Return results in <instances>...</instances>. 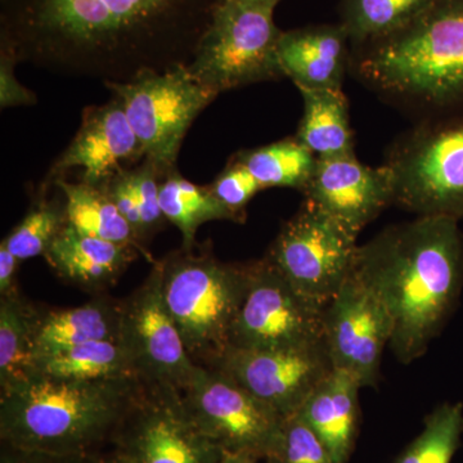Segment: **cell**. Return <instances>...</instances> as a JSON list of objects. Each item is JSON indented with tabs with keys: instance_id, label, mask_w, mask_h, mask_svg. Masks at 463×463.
I'll use <instances>...</instances> for the list:
<instances>
[{
	"instance_id": "14",
	"label": "cell",
	"mask_w": 463,
	"mask_h": 463,
	"mask_svg": "<svg viewBox=\"0 0 463 463\" xmlns=\"http://www.w3.org/2000/svg\"><path fill=\"white\" fill-rule=\"evenodd\" d=\"M120 343L143 381L182 390L196 371L164 303L156 263L146 281L121 300Z\"/></svg>"
},
{
	"instance_id": "31",
	"label": "cell",
	"mask_w": 463,
	"mask_h": 463,
	"mask_svg": "<svg viewBox=\"0 0 463 463\" xmlns=\"http://www.w3.org/2000/svg\"><path fill=\"white\" fill-rule=\"evenodd\" d=\"M124 176L141 212L146 243L167 222L160 206V184L164 176L147 158H143L138 165L125 169Z\"/></svg>"
},
{
	"instance_id": "25",
	"label": "cell",
	"mask_w": 463,
	"mask_h": 463,
	"mask_svg": "<svg viewBox=\"0 0 463 463\" xmlns=\"http://www.w3.org/2000/svg\"><path fill=\"white\" fill-rule=\"evenodd\" d=\"M35 309L18 291L0 297V392L36 376Z\"/></svg>"
},
{
	"instance_id": "29",
	"label": "cell",
	"mask_w": 463,
	"mask_h": 463,
	"mask_svg": "<svg viewBox=\"0 0 463 463\" xmlns=\"http://www.w3.org/2000/svg\"><path fill=\"white\" fill-rule=\"evenodd\" d=\"M462 435L463 404H440L426 416L421 434L402 450L394 463H452Z\"/></svg>"
},
{
	"instance_id": "26",
	"label": "cell",
	"mask_w": 463,
	"mask_h": 463,
	"mask_svg": "<svg viewBox=\"0 0 463 463\" xmlns=\"http://www.w3.org/2000/svg\"><path fill=\"white\" fill-rule=\"evenodd\" d=\"M160 206L169 223L182 234V249L196 245V233L207 222H237L234 215L212 192L210 185L201 187L174 170L161 179Z\"/></svg>"
},
{
	"instance_id": "19",
	"label": "cell",
	"mask_w": 463,
	"mask_h": 463,
	"mask_svg": "<svg viewBox=\"0 0 463 463\" xmlns=\"http://www.w3.org/2000/svg\"><path fill=\"white\" fill-rule=\"evenodd\" d=\"M138 252L132 245L90 236L67 223L44 259L61 279L96 297L108 294Z\"/></svg>"
},
{
	"instance_id": "27",
	"label": "cell",
	"mask_w": 463,
	"mask_h": 463,
	"mask_svg": "<svg viewBox=\"0 0 463 463\" xmlns=\"http://www.w3.org/2000/svg\"><path fill=\"white\" fill-rule=\"evenodd\" d=\"M232 158L242 164L263 190L291 188L301 194L307 190L317 165L315 155L297 137L263 147L243 149Z\"/></svg>"
},
{
	"instance_id": "16",
	"label": "cell",
	"mask_w": 463,
	"mask_h": 463,
	"mask_svg": "<svg viewBox=\"0 0 463 463\" xmlns=\"http://www.w3.org/2000/svg\"><path fill=\"white\" fill-rule=\"evenodd\" d=\"M303 194L359 236L386 207L394 205V176L386 164L364 165L355 155L317 158L315 173Z\"/></svg>"
},
{
	"instance_id": "33",
	"label": "cell",
	"mask_w": 463,
	"mask_h": 463,
	"mask_svg": "<svg viewBox=\"0 0 463 463\" xmlns=\"http://www.w3.org/2000/svg\"><path fill=\"white\" fill-rule=\"evenodd\" d=\"M216 199L234 215L237 223L245 222L246 206L263 191L257 179L239 161L232 160L223 172L210 184Z\"/></svg>"
},
{
	"instance_id": "7",
	"label": "cell",
	"mask_w": 463,
	"mask_h": 463,
	"mask_svg": "<svg viewBox=\"0 0 463 463\" xmlns=\"http://www.w3.org/2000/svg\"><path fill=\"white\" fill-rule=\"evenodd\" d=\"M394 205L463 221V118L423 120L390 148Z\"/></svg>"
},
{
	"instance_id": "40",
	"label": "cell",
	"mask_w": 463,
	"mask_h": 463,
	"mask_svg": "<svg viewBox=\"0 0 463 463\" xmlns=\"http://www.w3.org/2000/svg\"><path fill=\"white\" fill-rule=\"evenodd\" d=\"M259 463H272L269 461V459H263V461H260Z\"/></svg>"
},
{
	"instance_id": "9",
	"label": "cell",
	"mask_w": 463,
	"mask_h": 463,
	"mask_svg": "<svg viewBox=\"0 0 463 463\" xmlns=\"http://www.w3.org/2000/svg\"><path fill=\"white\" fill-rule=\"evenodd\" d=\"M109 444L132 463H215L224 455L194 422L181 389L143 380Z\"/></svg>"
},
{
	"instance_id": "15",
	"label": "cell",
	"mask_w": 463,
	"mask_h": 463,
	"mask_svg": "<svg viewBox=\"0 0 463 463\" xmlns=\"http://www.w3.org/2000/svg\"><path fill=\"white\" fill-rule=\"evenodd\" d=\"M254 397L285 419L295 416L334 365L325 344L288 350H248L230 347L218 364Z\"/></svg>"
},
{
	"instance_id": "22",
	"label": "cell",
	"mask_w": 463,
	"mask_h": 463,
	"mask_svg": "<svg viewBox=\"0 0 463 463\" xmlns=\"http://www.w3.org/2000/svg\"><path fill=\"white\" fill-rule=\"evenodd\" d=\"M303 118L297 138L317 158L355 155L349 108L343 90H298Z\"/></svg>"
},
{
	"instance_id": "39",
	"label": "cell",
	"mask_w": 463,
	"mask_h": 463,
	"mask_svg": "<svg viewBox=\"0 0 463 463\" xmlns=\"http://www.w3.org/2000/svg\"><path fill=\"white\" fill-rule=\"evenodd\" d=\"M239 2L249 5H255V7L274 9L279 5V0H239Z\"/></svg>"
},
{
	"instance_id": "24",
	"label": "cell",
	"mask_w": 463,
	"mask_h": 463,
	"mask_svg": "<svg viewBox=\"0 0 463 463\" xmlns=\"http://www.w3.org/2000/svg\"><path fill=\"white\" fill-rule=\"evenodd\" d=\"M53 184L65 199L67 223L85 234L132 245L149 259L133 228L102 188L80 181L69 182L66 178H58Z\"/></svg>"
},
{
	"instance_id": "28",
	"label": "cell",
	"mask_w": 463,
	"mask_h": 463,
	"mask_svg": "<svg viewBox=\"0 0 463 463\" xmlns=\"http://www.w3.org/2000/svg\"><path fill=\"white\" fill-rule=\"evenodd\" d=\"M438 0H343L341 24L352 48L381 41L401 32L429 11Z\"/></svg>"
},
{
	"instance_id": "3",
	"label": "cell",
	"mask_w": 463,
	"mask_h": 463,
	"mask_svg": "<svg viewBox=\"0 0 463 463\" xmlns=\"http://www.w3.org/2000/svg\"><path fill=\"white\" fill-rule=\"evenodd\" d=\"M365 87L426 120L463 108V0H438L401 32L352 48Z\"/></svg>"
},
{
	"instance_id": "20",
	"label": "cell",
	"mask_w": 463,
	"mask_h": 463,
	"mask_svg": "<svg viewBox=\"0 0 463 463\" xmlns=\"http://www.w3.org/2000/svg\"><path fill=\"white\" fill-rule=\"evenodd\" d=\"M361 383L345 371L334 370L307 397L297 413L336 463H347L359 434Z\"/></svg>"
},
{
	"instance_id": "6",
	"label": "cell",
	"mask_w": 463,
	"mask_h": 463,
	"mask_svg": "<svg viewBox=\"0 0 463 463\" xmlns=\"http://www.w3.org/2000/svg\"><path fill=\"white\" fill-rule=\"evenodd\" d=\"M274 9L221 0L188 71L212 93L285 78L277 45L282 30Z\"/></svg>"
},
{
	"instance_id": "21",
	"label": "cell",
	"mask_w": 463,
	"mask_h": 463,
	"mask_svg": "<svg viewBox=\"0 0 463 463\" xmlns=\"http://www.w3.org/2000/svg\"><path fill=\"white\" fill-rule=\"evenodd\" d=\"M121 300L96 295L83 306L33 315L36 358L90 341L120 340Z\"/></svg>"
},
{
	"instance_id": "12",
	"label": "cell",
	"mask_w": 463,
	"mask_h": 463,
	"mask_svg": "<svg viewBox=\"0 0 463 463\" xmlns=\"http://www.w3.org/2000/svg\"><path fill=\"white\" fill-rule=\"evenodd\" d=\"M358 236L306 203L282 225L267 258L307 298L326 306L352 274Z\"/></svg>"
},
{
	"instance_id": "8",
	"label": "cell",
	"mask_w": 463,
	"mask_h": 463,
	"mask_svg": "<svg viewBox=\"0 0 463 463\" xmlns=\"http://www.w3.org/2000/svg\"><path fill=\"white\" fill-rule=\"evenodd\" d=\"M123 103L147 160L163 176L176 170L185 134L216 99L191 75L187 66L146 71L124 83L105 84Z\"/></svg>"
},
{
	"instance_id": "1",
	"label": "cell",
	"mask_w": 463,
	"mask_h": 463,
	"mask_svg": "<svg viewBox=\"0 0 463 463\" xmlns=\"http://www.w3.org/2000/svg\"><path fill=\"white\" fill-rule=\"evenodd\" d=\"M221 0H0L17 63L124 83L188 66Z\"/></svg>"
},
{
	"instance_id": "2",
	"label": "cell",
	"mask_w": 463,
	"mask_h": 463,
	"mask_svg": "<svg viewBox=\"0 0 463 463\" xmlns=\"http://www.w3.org/2000/svg\"><path fill=\"white\" fill-rule=\"evenodd\" d=\"M459 222L417 216L359 245L352 274L392 322L390 349L401 364L421 358L455 307L463 283Z\"/></svg>"
},
{
	"instance_id": "36",
	"label": "cell",
	"mask_w": 463,
	"mask_h": 463,
	"mask_svg": "<svg viewBox=\"0 0 463 463\" xmlns=\"http://www.w3.org/2000/svg\"><path fill=\"white\" fill-rule=\"evenodd\" d=\"M18 260L5 243H0V297L17 292Z\"/></svg>"
},
{
	"instance_id": "18",
	"label": "cell",
	"mask_w": 463,
	"mask_h": 463,
	"mask_svg": "<svg viewBox=\"0 0 463 463\" xmlns=\"http://www.w3.org/2000/svg\"><path fill=\"white\" fill-rule=\"evenodd\" d=\"M277 56L298 90H343L352 43L341 23L301 27L281 33Z\"/></svg>"
},
{
	"instance_id": "17",
	"label": "cell",
	"mask_w": 463,
	"mask_h": 463,
	"mask_svg": "<svg viewBox=\"0 0 463 463\" xmlns=\"http://www.w3.org/2000/svg\"><path fill=\"white\" fill-rule=\"evenodd\" d=\"M145 157V149L128 120L123 103L114 96L105 105L84 109L78 133L54 161L47 182L63 178V174L79 167V181L102 187L116 174L136 166Z\"/></svg>"
},
{
	"instance_id": "34",
	"label": "cell",
	"mask_w": 463,
	"mask_h": 463,
	"mask_svg": "<svg viewBox=\"0 0 463 463\" xmlns=\"http://www.w3.org/2000/svg\"><path fill=\"white\" fill-rule=\"evenodd\" d=\"M17 65V61L12 56L11 52L0 48V80H2V108H9V106L20 105H32L35 103V96L32 91L25 90L20 83H18L16 76H14V67Z\"/></svg>"
},
{
	"instance_id": "4",
	"label": "cell",
	"mask_w": 463,
	"mask_h": 463,
	"mask_svg": "<svg viewBox=\"0 0 463 463\" xmlns=\"http://www.w3.org/2000/svg\"><path fill=\"white\" fill-rule=\"evenodd\" d=\"M141 379L75 381L33 377L0 392L5 446L83 457L109 446Z\"/></svg>"
},
{
	"instance_id": "13",
	"label": "cell",
	"mask_w": 463,
	"mask_h": 463,
	"mask_svg": "<svg viewBox=\"0 0 463 463\" xmlns=\"http://www.w3.org/2000/svg\"><path fill=\"white\" fill-rule=\"evenodd\" d=\"M323 344L334 368L353 374L362 388H376L381 359L392 337L388 310L350 274L323 309Z\"/></svg>"
},
{
	"instance_id": "37",
	"label": "cell",
	"mask_w": 463,
	"mask_h": 463,
	"mask_svg": "<svg viewBox=\"0 0 463 463\" xmlns=\"http://www.w3.org/2000/svg\"><path fill=\"white\" fill-rule=\"evenodd\" d=\"M78 463H132L115 447L109 446L90 453V455L79 457Z\"/></svg>"
},
{
	"instance_id": "10",
	"label": "cell",
	"mask_w": 463,
	"mask_h": 463,
	"mask_svg": "<svg viewBox=\"0 0 463 463\" xmlns=\"http://www.w3.org/2000/svg\"><path fill=\"white\" fill-rule=\"evenodd\" d=\"M323 309L267 258L248 263V288L232 326L230 347L288 350L323 341Z\"/></svg>"
},
{
	"instance_id": "5",
	"label": "cell",
	"mask_w": 463,
	"mask_h": 463,
	"mask_svg": "<svg viewBox=\"0 0 463 463\" xmlns=\"http://www.w3.org/2000/svg\"><path fill=\"white\" fill-rule=\"evenodd\" d=\"M156 267L164 303L192 362L214 367L230 349L232 326L248 288V263H223L210 252L181 248Z\"/></svg>"
},
{
	"instance_id": "35",
	"label": "cell",
	"mask_w": 463,
	"mask_h": 463,
	"mask_svg": "<svg viewBox=\"0 0 463 463\" xmlns=\"http://www.w3.org/2000/svg\"><path fill=\"white\" fill-rule=\"evenodd\" d=\"M79 457H61L2 444L0 463H78Z\"/></svg>"
},
{
	"instance_id": "23",
	"label": "cell",
	"mask_w": 463,
	"mask_h": 463,
	"mask_svg": "<svg viewBox=\"0 0 463 463\" xmlns=\"http://www.w3.org/2000/svg\"><path fill=\"white\" fill-rule=\"evenodd\" d=\"M75 381L139 379L120 340L90 341L36 358V376Z\"/></svg>"
},
{
	"instance_id": "38",
	"label": "cell",
	"mask_w": 463,
	"mask_h": 463,
	"mask_svg": "<svg viewBox=\"0 0 463 463\" xmlns=\"http://www.w3.org/2000/svg\"><path fill=\"white\" fill-rule=\"evenodd\" d=\"M260 459L257 457L250 455H242V453H224L219 461L215 463H259Z\"/></svg>"
},
{
	"instance_id": "30",
	"label": "cell",
	"mask_w": 463,
	"mask_h": 463,
	"mask_svg": "<svg viewBox=\"0 0 463 463\" xmlns=\"http://www.w3.org/2000/svg\"><path fill=\"white\" fill-rule=\"evenodd\" d=\"M67 224L65 199H39L2 241L18 260L44 257Z\"/></svg>"
},
{
	"instance_id": "11",
	"label": "cell",
	"mask_w": 463,
	"mask_h": 463,
	"mask_svg": "<svg viewBox=\"0 0 463 463\" xmlns=\"http://www.w3.org/2000/svg\"><path fill=\"white\" fill-rule=\"evenodd\" d=\"M182 394L200 430L224 453L260 461L276 453L288 419L218 368L197 365Z\"/></svg>"
},
{
	"instance_id": "32",
	"label": "cell",
	"mask_w": 463,
	"mask_h": 463,
	"mask_svg": "<svg viewBox=\"0 0 463 463\" xmlns=\"http://www.w3.org/2000/svg\"><path fill=\"white\" fill-rule=\"evenodd\" d=\"M272 463H336L327 448L297 414L283 425L282 438Z\"/></svg>"
}]
</instances>
